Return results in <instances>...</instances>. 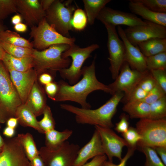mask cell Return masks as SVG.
<instances>
[{"label": "cell", "mask_w": 166, "mask_h": 166, "mask_svg": "<svg viewBox=\"0 0 166 166\" xmlns=\"http://www.w3.org/2000/svg\"><path fill=\"white\" fill-rule=\"evenodd\" d=\"M96 58L90 65L82 68V78L77 83L71 85L62 80L59 81L58 90L54 101H72L79 104L82 108L90 109L91 106L86 101V98L92 92L101 90L112 95V91L108 85L100 82L97 78Z\"/></svg>", "instance_id": "1"}, {"label": "cell", "mask_w": 166, "mask_h": 166, "mask_svg": "<svg viewBox=\"0 0 166 166\" xmlns=\"http://www.w3.org/2000/svg\"><path fill=\"white\" fill-rule=\"evenodd\" d=\"M124 96L122 92H118L105 104L95 109L78 108L66 104L60 105L61 108L75 115L76 122L112 128L114 127L112 119L116 113L117 107Z\"/></svg>", "instance_id": "2"}, {"label": "cell", "mask_w": 166, "mask_h": 166, "mask_svg": "<svg viewBox=\"0 0 166 166\" xmlns=\"http://www.w3.org/2000/svg\"><path fill=\"white\" fill-rule=\"evenodd\" d=\"M69 47V45L60 44L41 51L34 49L32 54L33 68L38 75L48 70L56 72L69 67L71 60L69 57L63 58L62 54Z\"/></svg>", "instance_id": "3"}, {"label": "cell", "mask_w": 166, "mask_h": 166, "mask_svg": "<svg viewBox=\"0 0 166 166\" xmlns=\"http://www.w3.org/2000/svg\"><path fill=\"white\" fill-rule=\"evenodd\" d=\"M22 104L8 71L0 60V124L15 117L18 108Z\"/></svg>", "instance_id": "4"}, {"label": "cell", "mask_w": 166, "mask_h": 166, "mask_svg": "<svg viewBox=\"0 0 166 166\" xmlns=\"http://www.w3.org/2000/svg\"><path fill=\"white\" fill-rule=\"evenodd\" d=\"M135 128L141 139L137 143L139 148L166 147V119H140Z\"/></svg>", "instance_id": "5"}, {"label": "cell", "mask_w": 166, "mask_h": 166, "mask_svg": "<svg viewBox=\"0 0 166 166\" xmlns=\"http://www.w3.org/2000/svg\"><path fill=\"white\" fill-rule=\"evenodd\" d=\"M36 25L30 28V38L33 39V47L38 50H42L55 45L74 44V38L64 36L58 33L43 18Z\"/></svg>", "instance_id": "6"}, {"label": "cell", "mask_w": 166, "mask_h": 166, "mask_svg": "<svg viewBox=\"0 0 166 166\" xmlns=\"http://www.w3.org/2000/svg\"><path fill=\"white\" fill-rule=\"evenodd\" d=\"M97 44H93L85 48H81L74 44L62 54L63 58H72L71 65L67 68L61 69L59 72L64 79L69 81L70 85H73L79 81L81 76L82 66L84 61L90 56L91 53L99 48Z\"/></svg>", "instance_id": "7"}, {"label": "cell", "mask_w": 166, "mask_h": 166, "mask_svg": "<svg viewBox=\"0 0 166 166\" xmlns=\"http://www.w3.org/2000/svg\"><path fill=\"white\" fill-rule=\"evenodd\" d=\"M70 3V1L63 3L60 0H55L46 11L45 17L49 25L58 33L67 37L69 36V31L73 30L71 21L75 8Z\"/></svg>", "instance_id": "8"}, {"label": "cell", "mask_w": 166, "mask_h": 166, "mask_svg": "<svg viewBox=\"0 0 166 166\" xmlns=\"http://www.w3.org/2000/svg\"><path fill=\"white\" fill-rule=\"evenodd\" d=\"M80 149L78 144L66 141L56 149L41 147L39 155L46 166H73Z\"/></svg>", "instance_id": "9"}, {"label": "cell", "mask_w": 166, "mask_h": 166, "mask_svg": "<svg viewBox=\"0 0 166 166\" xmlns=\"http://www.w3.org/2000/svg\"><path fill=\"white\" fill-rule=\"evenodd\" d=\"M108 34L107 46L109 56L108 59L110 64L109 68L112 78L115 80L125 61V49L123 41L119 38L116 27L104 24Z\"/></svg>", "instance_id": "10"}, {"label": "cell", "mask_w": 166, "mask_h": 166, "mask_svg": "<svg viewBox=\"0 0 166 166\" xmlns=\"http://www.w3.org/2000/svg\"><path fill=\"white\" fill-rule=\"evenodd\" d=\"M120 70V73L115 81L108 85L112 91V95L117 92H124V96L122 99L124 100L150 71L141 72L132 69L126 62Z\"/></svg>", "instance_id": "11"}, {"label": "cell", "mask_w": 166, "mask_h": 166, "mask_svg": "<svg viewBox=\"0 0 166 166\" xmlns=\"http://www.w3.org/2000/svg\"><path fill=\"white\" fill-rule=\"evenodd\" d=\"M0 166H30L18 137L6 138L0 153Z\"/></svg>", "instance_id": "12"}, {"label": "cell", "mask_w": 166, "mask_h": 166, "mask_svg": "<svg viewBox=\"0 0 166 166\" xmlns=\"http://www.w3.org/2000/svg\"><path fill=\"white\" fill-rule=\"evenodd\" d=\"M145 21V24L128 27L124 30L127 39L134 46L152 38H166V27Z\"/></svg>", "instance_id": "13"}, {"label": "cell", "mask_w": 166, "mask_h": 166, "mask_svg": "<svg viewBox=\"0 0 166 166\" xmlns=\"http://www.w3.org/2000/svg\"><path fill=\"white\" fill-rule=\"evenodd\" d=\"M95 129L100 136L105 154L109 161L113 162L114 157L120 161L122 159V152L123 148L128 147L127 143L118 135L111 128L94 126Z\"/></svg>", "instance_id": "14"}, {"label": "cell", "mask_w": 166, "mask_h": 166, "mask_svg": "<svg viewBox=\"0 0 166 166\" xmlns=\"http://www.w3.org/2000/svg\"><path fill=\"white\" fill-rule=\"evenodd\" d=\"M96 19L104 24H107L115 27L120 25L132 27L146 23L145 20L143 21L132 13L115 10L106 6L100 11Z\"/></svg>", "instance_id": "15"}, {"label": "cell", "mask_w": 166, "mask_h": 166, "mask_svg": "<svg viewBox=\"0 0 166 166\" xmlns=\"http://www.w3.org/2000/svg\"><path fill=\"white\" fill-rule=\"evenodd\" d=\"M6 68L22 104H25L34 85L37 80L38 74L33 68L22 72L9 67Z\"/></svg>", "instance_id": "16"}, {"label": "cell", "mask_w": 166, "mask_h": 166, "mask_svg": "<svg viewBox=\"0 0 166 166\" xmlns=\"http://www.w3.org/2000/svg\"><path fill=\"white\" fill-rule=\"evenodd\" d=\"M16 7L17 12L30 27L37 25L45 16L46 11L39 0H16Z\"/></svg>", "instance_id": "17"}, {"label": "cell", "mask_w": 166, "mask_h": 166, "mask_svg": "<svg viewBox=\"0 0 166 166\" xmlns=\"http://www.w3.org/2000/svg\"><path fill=\"white\" fill-rule=\"evenodd\" d=\"M117 29L118 35L123 41L125 46V61L128 63L132 69L141 72L148 70L146 57L137 46L134 45L128 40L124 30L121 26H118Z\"/></svg>", "instance_id": "18"}, {"label": "cell", "mask_w": 166, "mask_h": 166, "mask_svg": "<svg viewBox=\"0 0 166 166\" xmlns=\"http://www.w3.org/2000/svg\"><path fill=\"white\" fill-rule=\"evenodd\" d=\"M103 155L105 154L101 138L95 129L90 140L80 149L73 166H81L90 159Z\"/></svg>", "instance_id": "19"}, {"label": "cell", "mask_w": 166, "mask_h": 166, "mask_svg": "<svg viewBox=\"0 0 166 166\" xmlns=\"http://www.w3.org/2000/svg\"><path fill=\"white\" fill-rule=\"evenodd\" d=\"M45 93L36 81L29 95L25 104L37 117L43 113L47 105Z\"/></svg>", "instance_id": "20"}, {"label": "cell", "mask_w": 166, "mask_h": 166, "mask_svg": "<svg viewBox=\"0 0 166 166\" xmlns=\"http://www.w3.org/2000/svg\"><path fill=\"white\" fill-rule=\"evenodd\" d=\"M128 7L132 13L140 16L145 21L166 27V13L153 12L136 0H130Z\"/></svg>", "instance_id": "21"}, {"label": "cell", "mask_w": 166, "mask_h": 166, "mask_svg": "<svg viewBox=\"0 0 166 166\" xmlns=\"http://www.w3.org/2000/svg\"><path fill=\"white\" fill-rule=\"evenodd\" d=\"M145 57L166 52V38H154L139 43L137 46Z\"/></svg>", "instance_id": "22"}, {"label": "cell", "mask_w": 166, "mask_h": 166, "mask_svg": "<svg viewBox=\"0 0 166 166\" xmlns=\"http://www.w3.org/2000/svg\"><path fill=\"white\" fill-rule=\"evenodd\" d=\"M15 117L17 118L18 123L21 126L31 127L39 132L44 134L39 126L36 117L25 104H22L18 108Z\"/></svg>", "instance_id": "23"}, {"label": "cell", "mask_w": 166, "mask_h": 166, "mask_svg": "<svg viewBox=\"0 0 166 166\" xmlns=\"http://www.w3.org/2000/svg\"><path fill=\"white\" fill-rule=\"evenodd\" d=\"M122 109L132 118H147L150 113V105L141 101L128 102Z\"/></svg>", "instance_id": "24"}, {"label": "cell", "mask_w": 166, "mask_h": 166, "mask_svg": "<svg viewBox=\"0 0 166 166\" xmlns=\"http://www.w3.org/2000/svg\"><path fill=\"white\" fill-rule=\"evenodd\" d=\"M72 134V130L68 129L61 132L54 129L48 131L45 133V146L50 149H56L69 139Z\"/></svg>", "instance_id": "25"}, {"label": "cell", "mask_w": 166, "mask_h": 166, "mask_svg": "<svg viewBox=\"0 0 166 166\" xmlns=\"http://www.w3.org/2000/svg\"><path fill=\"white\" fill-rule=\"evenodd\" d=\"M6 67L19 72L26 71L33 68L34 63L32 56L24 58L13 57L5 53L2 61Z\"/></svg>", "instance_id": "26"}, {"label": "cell", "mask_w": 166, "mask_h": 166, "mask_svg": "<svg viewBox=\"0 0 166 166\" xmlns=\"http://www.w3.org/2000/svg\"><path fill=\"white\" fill-rule=\"evenodd\" d=\"M110 0H83L85 12L88 22L90 25L94 24L95 20L101 10Z\"/></svg>", "instance_id": "27"}, {"label": "cell", "mask_w": 166, "mask_h": 166, "mask_svg": "<svg viewBox=\"0 0 166 166\" xmlns=\"http://www.w3.org/2000/svg\"><path fill=\"white\" fill-rule=\"evenodd\" d=\"M18 137L21 144L25 153L29 161L39 155L33 137L30 133L19 134Z\"/></svg>", "instance_id": "28"}, {"label": "cell", "mask_w": 166, "mask_h": 166, "mask_svg": "<svg viewBox=\"0 0 166 166\" xmlns=\"http://www.w3.org/2000/svg\"><path fill=\"white\" fill-rule=\"evenodd\" d=\"M0 39L10 44L30 49L34 48L33 44L23 38L17 32L6 30L0 33Z\"/></svg>", "instance_id": "29"}, {"label": "cell", "mask_w": 166, "mask_h": 166, "mask_svg": "<svg viewBox=\"0 0 166 166\" xmlns=\"http://www.w3.org/2000/svg\"><path fill=\"white\" fill-rule=\"evenodd\" d=\"M0 45L6 53L17 58H24L32 56L34 49L12 45L0 39Z\"/></svg>", "instance_id": "30"}, {"label": "cell", "mask_w": 166, "mask_h": 166, "mask_svg": "<svg viewBox=\"0 0 166 166\" xmlns=\"http://www.w3.org/2000/svg\"><path fill=\"white\" fill-rule=\"evenodd\" d=\"M166 96L150 105V113L147 118L158 120L166 118Z\"/></svg>", "instance_id": "31"}, {"label": "cell", "mask_w": 166, "mask_h": 166, "mask_svg": "<svg viewBox=\"0 0 166 166\" xmlns=\"http://www.w3.org/2000/svg\"><path fill=\"white\" fill-rule=\"evenodd\" d=\"M146 57L147 68L148 70H166V52Z\"/></svg>", "instance_id": "32"}, {"label": "cell", "mask_w": 166, "mask_h": 166, "mask_svg": "<svg viewBox=\"0 0 166 166\" xmlns=\"http://www.w3.org/2000/svg\"><path fill=\"white\" fill-rule=\"evenodd\" d=\"M139 148L146 156L144 166H166L152 148L145 146Z\"/></svg>", "instance_id": "33"}, {"label": "cell", "mask_w": 166, "mask_h": 166, "mask_svg": "<svg viewBox=\"0 0 166 166\" xmlns=\"http://www.w3.org/2000/svg\"><path fill=\"white\" fill-rule=\"evenodd\" d=\"M43 114V117L38 121V124L40 128L45 134V132L54 129L55 122L51 109L49 106L46 105Z\"/></svg>", "instance_id": "34"}, {"label": "cell", "mask_w": 166, "mask_h": 166, "mask_svg": "<svg viewBox=\"0 0 166 166\" xmlns=\"http://www.w3.org/2000/svg\"><path fill=\"white\" fill-rule=\"evenodd\" d=\"M88 22L87 18L84 10L78 8L74 11L73 15L71 24L73 29L80 31L84 30Z\"/></svg>", "instance_id": "35"}, {"label": "cell", "mask_w": 166, "mask_h": 166, "mask_svg": "<svg viewBox=\"0 0 166 166\" xmlns=\"http://www.w3.org/2000/svg\"><path fill=\"white\" fill-rule=\"evenodd\" d=\"M17 12L16 0H0V22Z\"/></svg>", "instance_id": "36"}, {"label": "cell", "mask_w": 166, "mask_h": 166, "mask_svg": "<svg viewBox=\"0 0 166 166\" xmlns=\"http://www.w3.org/2000/svg\"><path fill=\"white\" fill-rule=\"evenodd\" d=\"M136 0L153 12L166 13V0Z\"/></svg>", "instance_id": "37"}, {"label": "cell", "mask_w": 166, "mask_h": 166, "mask_svg": "<svg viewBox=\"0 0 166 166\" xmlns=\"http://www.w3.org/2000/svg\"><path fill=\"white\" fill-rule=\"evenodd\" d=\"M122 135L128 145V148L136 149L137 143L141 138L135 128L129 127L127 131L122 133Z\"/></svg>", "instance_id": "38"}, {"label": "cell", "mask_w": 166, "mask_h": 166, "mask_svg": "<svg viewBox=\"0 0 166 166\" xmlns=\"http://www.w3.org/2000/svg\"><path fill=\"white\" fill-rule=\"evenodd\" d=\"M166 93L161 87L156 84L148 93L146 97L140 101L150 105L166 95Z\"/></svg>", "instance_id": "39"}, {"label": "cell", "mask_w": 166, "mask_h": 166, "mask_svg": "<svg viewBox=\"0 0 166 166\" xmlns=\"http://www.w3.org/2000/svg\"><path fill=\"white\" fill-rule=\"evenodd\" d=\"M156 83L166 93V71L163 69H156L150 71Z\"/></svg>", "instance_id": "40"}, {"label": "cell", "mask_w": 166, "mask_h": 166, "mask_svg": "<svg viewBox=\"0 0 166 166\" xmlns=\"http://www.w3.org/2000/svg\"><path fill=\"white\" fill-rule=\"evenodd\" d=\"M156 84V82L150 71L140 81L138 85L143 90L148 93Z\"/></svg>", "instance_id": "41"}, {"label": "cell", "mask_w": 166, "mask_h": 166, "mask_svg": "<svg viewBox=\"0 0 166 166\" xmlns=\"http://www.w3.org/2000/svg\"><path fill=\"white\" fill-rule=\"evenodd\" d=\"M148 93L137 85L124 101L125 103L130 101H140L146 97Z\"/></svg>", "instance_id": "42"}, {"label": "cell", "mask_w": 166, "mask_h": 166, "mask_svg": "<svg viewBox=\"0 0 166 166\" xmlns=\"http://www.w3.org/2000/svg\"><path fill=\"white\" fill-rule=\"evenodd\" d=\"M120 121L116 124L115 130L121 133L126 132L129 127L128 118L124 113H122L120 117Z\"/></svg>", "instance_id": "43"}, {"label": "cell", "mask_w": 166, "mask_h": 166, "mask_svg": "<svg viewBox=\"0 0 166 166\" xmlns=\"http://www.w3.org/2000/svg\"><path fill=\"white\" fill-rule=\"evenodd\" d=\"M128 150L127 153L120 161V163L118 164H114L113 162L105 160L102 164L101 166H126L127 161L132 156L135 149L128 148Z\"/></svg>", "instance_id": "44"}, {"label": "cell", "mask_w": 166, "mask_h": 166, "mask_svg": "<svg viewBox=\"0 0 166 166\" xmlns=\"http://www.w3.org/2000/svg\"><path fill=\"white\" fill-rule=\"evenodd\" d=\"M45 91L48 97L54 101L58 90V85L55 82H52L45 86Z\"/></svg>", "instance_id": "45"}, {"label": "cell", "mask_w": 166, "mask_h": 166, "mask_svg": "<svg viewBox=\"0 0 166 166\" xmlns=\"http://www.w3.org/2000/svg\"><path fill=\"white\" fill-rule=\"evenodd\" d=\"M107 159V156L105 155L98 156L94 157L91 161L81 166H101Z\"/></svg>", "instance_id": "46"}, {"label": "cell", "mask_w": 166, "mask_h": 166, "mask_svg": "<svg viewBox=\"0 0 166 166\" xmlns=\"http://www.w3.org/2000/svg\"><path fill=\"white\" fill-rule=\"evenodd\" d=\"M50 71H51L48 70L40 74L39 81L42 84L45 85L52 82L53 77L49 73Z\"/></svg>", "instance_id": "47"}, {"label": "cell", "mask_w": 166, "mask_h": 166, "mask_svg": "<svg viewBox=\"0 0 166 166\" xmlns=\"http://www.w3.org/2000/svg\"><path fill=\"white\" fill-rule=\"evenodd\" d=\"M159 155L160 159L166 166V147L163 146H156L152 148Z\"/></svg>", "instance_id": "48"}, {"label": "cell", "mask_w": 166, "mask_h": 166, "mask_svg": "<svg viewBox=\"0 0 166 166\" xmlns=\"http://www.w3.org/2000/svg\"><path fill=\"white\" fill-rule=\"evenodd\" d=\"M30 161V166H46L39 155L35 157Z\"/></svg>", "instance_id": "49"}, {"label": "cell", "mask_w": 166, "mask_h": 166, "mask_svg": "<svg viewBox=\"0 0 166 166\" xmlns=\"http://www.w3.org/2000/svg\"><path fill=\"white\" fill-rule=\"evenodd\" d=\"M55 0H41L39 1L42 9L46 11L50 8Z\"/></svg>", "instance_id": "50"}, {"label": "cell", "mask_w": 166, "mask_h": 166, "mask_svg": "<svg viewBox=\"0 0 166 166\" xmlns=\"http://www.w3.org/2000/svg\"><path fill=\"white\" fill-rule=\"evenodd\" d=\"M6 122L7 127L15 129L17 125L18 122L17 118L15 117H12L9 118Z\"/></svg>", "instance_id": "51"}, {"label": "cell", "mask_w": 166, "mask_h": 166, "mask_svg": "<svg viewBox=\"0 0 166 166\" xmlns=\"http://www.w3.org/2000/svg\"><path fill=\"white\" fill-rule=\"evenodd\" d=\"M14 28L18 32L24 33L27 31V27L26 24L21 22L14 25Z\"/></svg>", "instance_id": "52"}, {"label": "cell", "mask_w": 166, "mask_h": 166, "mask_svg": "<svg viewBox=\"0 0 166 166\" xmlns=\"http://www.w3.org/2000/svg\"><path fill=\"white\" fill-rule=\"evenodd\" d=\"M15 134V129L7 126L4 129L3 134L8 138H12Z\"/></svg>", "instance_id": "53"}, {"label": "cell", "mask_w": 166, "mask_h": 166, "mask_svg": "<svg viewBox=\"0 0 166 166\" xmlns=\"http://www.w3.org/2000/svg\"><path fill=\"white\" fill-rule=\"evenodd\" d=\"M22 18L21 15L19 14L14 15L11 18V22L15 25L21 23L22 20Z\"/></svg>", "instance_id": "54"}, {"label": "cell", "mask_w": 166, "mask_h": 166, "mask_svg": "<svg viewBox=\"0 0 166 166\" xmlns=\"http://www.w3.org/2000/svg\"><path fill=\"white\" fill-rule=\"evenodd\" d=\"M5 53L2 47L0 45V60L2 61Z\"/></svg>", "instance_id": "55"}, {"label": "cell", "mask_w": 166, "mask_h": 166, "mask_svg": "<svg viewBox=\"0 0 166 166\" xmlns=\"http://www.w3.org/2000/svg\"><path fill=\"white\" fill-rule=\"evenodd\" d=\"M6 30V27L0 22V33Z\"/></svg>", "instance_id": "56"}, {"label": "cell", "mask_w": 166, "mask_h": 166, "mask_svg": "<svg viewBox=\"0 0 166 166\" xmlns=\"http://www.w3.org/2000/svg\"><path fill=\"white\" fill-rule=\"evenodd\" d=\"M4 144V139H3L0 134V147L2 148Z\"/></svg>", "instance_id": "57"}, {"label": "cell", "mask_w": 166, "mask_h": 166, "mask_svg": "<svg viewBox=\"0 0 166 166\" xmlns=\"http://www.w3.org/2000/svg\"><path fill=\"white\" fill-rule=\"evenodd\" d=\"M2 148H1V147H0V153L2 151Z\"/></svg>", "instance_id": "58"}]
</instances>
